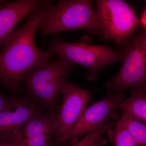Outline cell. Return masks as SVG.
<instances>
[{"instance_id": "6da1fadb", "label": "cell", "mask_w": 146, "mask_h": 146, "mask_svg": "<svg viewBox=\"0 0 146 146\" xmlns=\"http://www.w3.org/2000/svg\"><path fill=\"white\" fill-rule=\"evenodd\" d=\"M52 6L31 13L26 23L13 32L3 45L0 51V82L9 90L18 89L29 71L52 57L48 51L39 50L35 41L40 22Z\"/></svg>"}, {"instance_id": "7a4b0ae2", "label": "cell", "mask_w": 146, "mask_h": 146, "mask_svg": "<svg viewBox=\"0 0 146 146\" xmlns=\"http://www.w3.org/2000/svg\"><path fill=\"white\" fill-rule=\"evenodd\" d=\"M119 52L123 64L118 74L106 84L113 93L133 88L146 91V31L129 37L121 45Z\"/></svg>"}, {"instance_id": "3957f363", "label": "cell", "mask_w": 146, "mask_h": 146, "mask_svg": "<svg viewBox=\"0 0 146 146\" xmlns=\"http://www.w3.org/2000/svg\"><path fill=\"white\" fill-rule=\"evenodd\" d=\"M99 30L93 5L89 0H61L49 8L37 30L45 36L70 30Z\"/></svg>"}, {"instance_id": "277c9868", "label": "cell", "mask_w": 146, "mask_h": 146, "mask_svg": "<svg viewBox=\"0 0 146 146\" xmlns=\"http://www.w3.org/2000/svg\"><path fill=\"white\" fill-rule=\"evenodd\" d=\"M73 65L63 58L44 62L31 69L24 77L25 86L33 98L48 108L54 107Z\"/></svg>"}, {"instance_id": "5b68a950", "label": "cell", "mask_w": 146, "mask_h": 146, "mask_svg": "<svg viewBox=\"0 0 146 146\" xmlns=\"http://www.w3.org/2000/svg\"><path fill=\"white\" fill-rule=\"evenodd\" d=\"M47 51L52 55H58L71 65L78 64L87 68L86 77L91 80L96 78L100 69L123 60L119 52L106 46L81 42L69 43L60 38L52 40Z\"/></svg>"}, {"instance_id": "8992f818", "label": "cell", "mask_w": 146, "mask_h": 146, "mask_svg": "<svg viewBox=\"0 0 146 146\" xmlns=\"http://www.w3.org/2000/svg\"><path fill=\"white\" fill-rule=\"evenodd\" d=\"M96 18L107 39L121 46L141 25L130 6L121 0L96 1Z\"/></svg>"}, {"instance_id": "52a82bcc", "label": "cell", "mask_w": 146, "mask_h": 146, "mask_svg": "<svg viewBox=\"0 0 146 146\" xmlns=\"http://www.w3.org/2000/svg\"><path fill=\"white\" fill-rule=\"evenodd\" d=\"M63 104L57 115L56 130L51 146H56L71 130L82 115L93 92L65 82L60 92Z\"/></svg>"}, {"instance_id": "ba28073f", "label": "cell", "mask_w": 146, "mask_h": 146, "mask_svg": "<svg viewBox=\"0 0 146 146\" xmlns=\"http://www.w3.org/2000/svg\"><path fill=\"white\" fill-rule=\"evenodd\" d=\"M125 98L122 93H113L108 90L103 99L85 109L76 124L56 146H61L68 141H75L107 122L112 113L125 100Z\"/></svg>"}, {"instance_id": "9c48e42d", "label": "cell", "mask_w": 146, "mask_h": 146, "mask_svg": "<svg viewBox=\"0 0 146 146\" xmlns=\"http://www.w3.org/2000/svg\"><path fill=\"white\" fill-rule=\"evenodd\" d=\"M52 3L48 0L0 1V46L3 44L26 17Z\"/></svg>"}, {"instance_id": "30bf717a", "label": "cell", "mask_w": 146, "mask_h": 146, "mask_svg": "<svg viewBox=\"0 0 146 146\" xmlns=\"http://www.w3.org/2000/svg\"><path fill=\"white\" fill-rule=\"evenodd\" d=\"M38 115L34 104L25 100L12 99L0 112V138H11L21 133L27 124Z\"/></svg>"}, {"instance_id": "8fae6325", "label": "cell", "mask_w": 146, "mask_h": 146, "mask_svg": "<svg viewBox=\"0 0 146 146\" xmlns=\"http://www.w3.org/2000/svg\"><path fill=\"white\" fill-rule=\"evenodd\" d=\"M57 119V115L52 114L32 118L21 131L25 146H51Z\"/></svg>"}, {"instance_id": "7c38bea8", "label": "cell", "mask_w": 146, "mask_h": 146, "mask_svg": "<svg viewBox=\"0 0 146 146\" xmlns=\"http://www.w3.org/2000/svg\"><path fill=\"white\" fill-rule=\"evenodd\" d=\"M120 109L133 117L146 124V93L133 90L127 99L120 105Z\"/></svg>"}, {"instance_id": "4fadbf2b", "label": "cell", "mask_w": 146, "mask_h": 146, "mask_svg": "<svg viewBox=\"0 0 146 146\" xmlns=\"http://www.w3.org/2000/svg\"><path fill=\"white\" fill-rule=\"evenodd\" d=\"M120 120L133 137L136 146H146V124L123 112Z\"/></svg>"}, {"instance_id": "5bb4252c", "label": "cell", "mask_w": 146, "mask_h": 146, "mask_svg": "<svg viewBox=\"0 0 146 146\" xmlns=\"http://www.w3.org/2000/svg\"><path fill=\"white\" fill-rule=\"evenodd\" d=\"M108 132L115 146H136L133 137L120 119Z\"/></svg>"}, {"instance_id": "9a60e30c", "label": "cell", "mask_w": 146, "mask_h": 146, "mask_svg": "<svg viewBox=\"0 0 146 146\" xmlns=\"http://www.w3.org/2000/svg\"><path fill=\"white\" fill-rule=\"evenodd\" d=\"M113 122L105 123L102 125L86 134L80 141L72 146H92L95 142L104 133L107 132L115 125Z\"/></svg>"}, {"instance_id": "2e32d148", "label": "cell", "mask_w": 146, "mask_h": 146, "mask_svg": "<svg viewBox=\"0 0 146 146\" xmlns=\"http://www.w3.org/2000/svg\"><path fill=\"white\" fill-rule=\"evenodd\" d=\"M0 146H25L22 133L11 138H0Z\"/></svg>"}, {"instance_id": "e0dca14e", "label": "cell", "mask_w": 146, "mask_h": 146, "mask_svg": "<svg viewBox=\"0 0 146 146\" xmlns=\"http://www.w3.org/2000/svg\"><path fill=\"white\" fill-rule=\"evenodd\" d=\"M12 101V100L9 99L0 92V112L9 106Z\"/></svg>"}, {"instance_id": "ac0fdd59", "label": "cell", "mask_w": 146, "mask_h": 146, "mask_svg": "<svg viewBox=\"0 0 146 146\" xmlns=\"http://www.w3.org/2000/svg\"><path fill=\"white\" fill-rule=\"evenodd\" d=\"M140 21V24L143 26L144 30L146 31V9L142 14Z\"/></svg>"}, {"instance_id": "d6986e66", "label": "cell", "mask_w": 146, "mask_h": 146, "mask_svg": "<svg viewBox=\"0 0 146 146\" xmlns=\"http://www.w3.org/2000/svg\"><path fill=\"white\" fill-rule=\"evenodd\" d=\"M106 141L101 136L98 138L92 146H104L105 145Z\"/></svg>"}]
</instances>
